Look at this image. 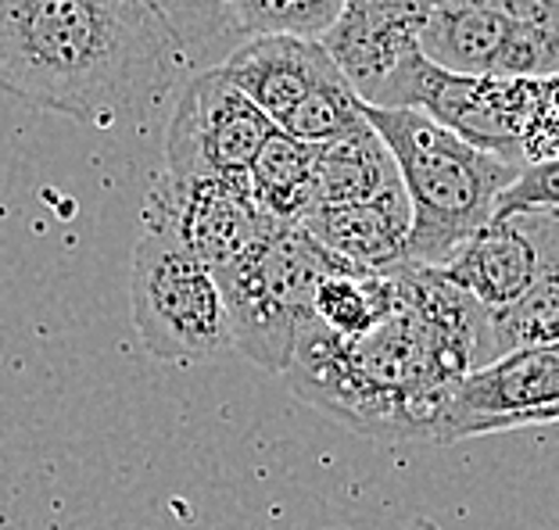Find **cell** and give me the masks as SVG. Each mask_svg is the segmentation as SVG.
Here are the masks:
<instances>
[{
	"label": "cell",
	"instance_id": "cell-1",
	"mask_svg": "<svg viewBox=\"0 0 559 530\" xmlns=\"http://www.w3.org/2000/svg\"><path fill=\"white\" fill-rule=\"evenodd\" d=\"M395 276L399 309L377 330L337 337L312 320L284 376L355 434L438 445L455 387L488 365V312L430 265L399 262Z\"/></svg>",
	"mask_w": 559,
	"mask_h": 530
},
{
	"label": "cell",
	"instance_id": "cell-2",
	"mask_svg": "<svg viewBox=\"0 0 559 530\" xmlns=\"http://www.w3.org/2000/svg\"><path fill=\"white\" fill-rule=\"evenodd\" d=\"M183 58L144 0H0V91L94 130L147 122Z\"/></svg>",
	"mask_w": 559,
	"mask_h": 530
},
{
	"label": "cell",
	"instance_id": "cell-3",
	"mask_svg": "<svg viewBox=\"0 0 559 530\" xmlns=\"http://www.w3.org/2000/svg\"><path fill=\"white\" fill-rule=\"evenodd\" d=\"M362 119L388 144L409 205L405 262L430 269L449 262L480 226L491 222L499 197L524 172L466 144L424 111L362 105Z\"/></svg>",
	"mask_w": 559,
	"mask_h": 530
},
{
	"label": "cell",
	"instance_id": "cell-4",
	"mask_svg": "<svg viewBox=\"0 0 559 530\" xmlns=\"http://www.w3.org/2000/svg\"><path fill=\"white\" fill-rule=\"evenodd\" d=\"M355 269L330 255L298 222H276L215 280L223 287L237 356L270 373H284L305 326L312 323L316 284L330 273Z\"/></svg>",
	"mask_w": 559,
	"mask_h": 530
},
{
	"label": "cell",
	"instance_id": "cell-5",
	"mask_svg": "<svg viewBox=\"0 0 559 530\" xmlns=\"http://www.w3.org/2000/svg\"><path fill=\"white\" fill-rule=\"evenodd\" d=\"M133 326L147 356L162 362H219L237 356L223 287L169 226L140 219L130 269Z\"/></svg>",
	"mask_w": 559,
	"mask_h": 530
},
{
	"label": "cell",
	"instance_id": "cell-6",
	"mask_svg": "<svg viewBox=\"0 0 559 530\" xmlns=\"http://www.w3.org/2000/svg\"><path fill=\"white\" fill-rule=\"evenodd\" d=\"M531 97H535V80L455 75L430 65L419 50H413L370 108L424 111L466 144L520 169V133H524Z\"/></svg>",
	"mask_w": 559,
	"mask_h": 530
},
{
	"label": "cell",
	"instance_id": "cell-7",
	"mask_svg": "<svg viewBox=\"0 0 559 530\" xmlns=\"http://www.w3.org/2000/svg\"><path fill=\"white\" fill-rule=\"evenodd\" d=\"M276 130L219 69H201L183 83L165 125L169 180H248L251 161Z\"/></svg>",
	"mask_w": 559,
	"mask_h": 530
},
{
	"label": "cell",
	"instance_id": "cell-8",
	"mask_svg": "<svg viewBox=\"0 0 559 530\" xmlns=\"http://www.w3.org/2000/svg\"><path fill=\"white\" fill-rule=\"evenodd\" d=\"M416 50L430 65L485 80H545L559 72V25H520L480 8H427Z\"/></svg>",
	"mask_w": 559,
	"mask_h": 530
},
{
	"label": "cell",
	"instance_id": "cell-9",
	"mask_svg": "<svg viewBox=\"0 0 559 530\" xmlns=\"http://www.w3.org/2000/svg\"><path fill=\"white\" fill-rule=\"evenodd\" d=\"M559 423V345L520 348L455 387L438 445Z\"/></svg>",
	"mask_w": 559,
	"mask_h": 530
},
{
	"label": "cell",
	"instance_id": "cell-10",
	"mask_svg": "<svg viewBox=\"0 0 559 530\" xmlns=\"http://www.w3.org/2000/svg\"><path fill=\"white\" fill-rule=\"evenodd\" d=\"M144 216L169 226L176 241L215 276L230 269L276 226L255 205L248 180H215V176H194V180L162 176L147 194Z\"/></svg>",
	"mask_w": 559,
	"mask_h": 530
},
{
	"label": "cell",
	"instance_id": "cell-11",
	"mask_svg": "<svg viewBox=\"0 0 559 530\" xmlns=\"http://www.w3.org/2000/svg\"><path fill=\"white\" fill-rule=\"evenodd\" d=\"M215 69L273 122V130H280L326 86L345 83L323 44L298 40V36H251L240 40Z\"/></svg>",
	"mask_w": 559,
	"mask_h": 530
},
{
	"label": "cell",
	"instance_id": "cell-12",
	"mask_svg": "<svg viewBox=\"0 0 559 530\" xmlns=\"http://www.w3.org/2000/svg\"><path fill=\"white\" fill-rule=\"evenodd\" d=\"M419 19L424 15L413 0H345L341 19L320 44L362 105H373L416 50Z\"/></svg>",
	"mask_w": 559,
	"mask_h": 530
},
{
	"label": "cell",
	"instance_id": "cell-13",
	"mask_svg": "<svg viewBox=\"0 0 559 530\" xmlns=\"http://www.w3.org/2000/svg\"><path fill=\"white\" fill-rule=\"evenodd\" d=\"M545 265V237L535 216L491 219L438 273L477 309L499 312L535 284Z\"/></svg>",
	"mask_w": 559,
	"mask_h": 530
},
{
	"label": "cell",
	"instance_id": "cell-14",
	"mask_svg": "<svg viewBox=\"0 0 559 530\" xmlns=\"http://www.w3.org/2000/svg\"><path fill=\"white\" fill-rule=\"evenodd\" d=\"M298 226H305L330 255L352 262L355 269L384 273L405 262L409 205H405V194L366 201V205H320Z\"/></svg>",
	"mask_w": 559,
	"mask_h": 530
},
{
	"label": "cell",
	"instance_id": "cell-15",
	"mask_svg": "<svg viewBox=\"0 0 559 530\" xmlns=\"http://www.w3.org/2000/svg\"><path fill=\"white\" fill-rule=\"evenodd\" d=\"M312 197L320 205H366V201L402 197V180L388 144L370 130V122L323 144L316 155Z\"/></svg>",
	"mask_w": 559,
	"mask_h": 530
},
{
	"label": "cell",
	"instance_id": "cell-16",
	"mask_svg": "<svg viewBox=\"0 0 559 530\" xmlns=\"http://www.w3.org/2000/svg\"><path fill=\"white\" fill-rule=\"evenodd\" d=\"M399 309V276L395 265L384 273L373 269H341L316 284L312 320L337 337H362L377 330Z\"/></svg>",
	"mask_w": 559,
	"mask_h": 530
},
{
	"label": "cell",
	"instance_id": "cell-17",
	"mask_svg": "<svg viewBox=\"0 0 559 530\" xmlns=\"http://www.w3.org/2000/svg\"><path fill=\"white\" fill-rule=\"evenodd\" d=\"M535 219L545 237V265L513 305L488 312V362L520 348L559 345V248L549 241L545 219Z\"/></svg>",
	"mask_w": 559,
	"mask_h": 530
},
{
	"label": "cell",
	"instance_id": "cell-18",
	"mask_svg": "<svg viewBox=\"0 0 559 530\" xmlns=\"http://www.w3.org/2000/svg\"><path fill=\"white\" fill-rule=\"evenodd\" d=\"M320 147L301 144L287 133H273L251 161L248 186L255 205L273 222H301L316 208L312 172Z\"/></svg>",
	"mask_w": 559,
	"mask_h": 530
},
{
	"label": "cell",
	"instance_id": "cell-19",
	"mask_svg": "<svg viewBox=\"0 0 559 530\" xmlns=\"http://www.w3.org/2000/svg\"><path fill=\"white\" fill-rule=\"evenodd\" d=\"M187 69H215L240 44L234 0H144Z\"/></svg>",
	"mask_w": 559,
	"mask_h": 530
},
{
	"label": "cell",
	"instance_id": "cell-20",
	"mask_svg": "<svg viewBox=\"0 0 559 530\" xmlns=\"http://www.w3.org/2000/svg\"><path fill=\"white\" fill-rule=\"evenodd\" d=\"M341 11H345V0H234L240 40H251V36L323 40Z\"/></svg>",
	"mask_w": 559,
	"mask_h": 530
},
{
	"label": "cell",
	"instance_id": "cell-21",
	"mask_svg": "<svg viewBox=\"0 0 559 530\" xmlns=\"http://www.w3.org/2000/svg\"><path fill=\"white\" fill-rule=\"evenodd\" d=\"M513 216H559V158L524 169L510 191L499 197L491 219Z\"/></svg>",
	"mask_w": 559,
	"mask_h": 530
},
{
	"label": "cell",
	"instance_id": "cell-22",
	"mask_svg": "<svg viewBox=\"0 0 559 530\" xmlns=\"http://www.w3.org/2000/svg\"><path fill=\"white\" fill-rule=\"evenodd\" d=\"M402 530H444V527H438L435 520H427V516H416V520H409Z\"/></svg>",
	"mask_w": 559,
	"mask_h": 530
},
{
	"label": "cell",
	"instance_id": "cell-23",
	"mask_svg": "<svg viewBox=\"0 0 559 530\" xmlns=\"http://www.w3.org/2000/svg\"><path fill=\"white\" fill-rule=\"evenodd\" d=\"M545 219V230H549V241L559 248V216H542Z\"/></svg>",
	"mask_w": 559,
	"mask_h": 530
}]
</instances>
